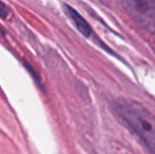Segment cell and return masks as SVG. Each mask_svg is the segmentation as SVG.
Masks as SVG:
<instances>
[{"mask_svg": "<svg viewBox=\"0 0 155 154\" xmlns=\"http://www.w3.org/2000/svg\"><path fill=\"white\" fill-rule=\"evenodd\" d=\"M112 109L117 118L136 136L145 149L155 154V116L137 101L117 98Z\"/></svg>", "mask_w": 155, "mask_h": 154, "instance_id": "1", "label": "cell"}, {"mask_svg": "<svg viewBox=\"0 0 155 154\" xmlns=\"http://www.w3.org/2000/svg\"><path fill=\"white\" fill-rule=\"evenodd\" d=\"M132 20L148 33L155 34V0H120Z\"/></svg>", "mask_w": 155, "mask_h": 154, "instance_id": "2", "label": "cell"}, {"mask_svg": "<svg viewBox=\"0 0 155 154\" xmlns=\"http://www.w3.org/2000/svg\"><path fill=\"white\" fill-rule=\"evenodd\" d=\"M63 10H64L68 18L73 22L75 28L78 30V32H79L82 36H84V37L90 38L91 35H92V29H91V27L89 25V23L86 21V19H84L77 11L74 10L71 5H69V4H64V5H63Z\"/></svg>", "mask_w": 155, "mask_h": 154, "instance_id": "3", "label": "cell"}, {"mask_svg": "<svg viewBox=\"0 0 155 154\" xmlns=\"http://www.w3.org/2000/svg\"><path fill=\"white\" fill-rule=\"evenodd\" d=\"M8 14H10V11H8V6L2 1H0V18L5 19L8 16Z\"/></svg>", "mask_w": 155, "mask_h": 154, "instance_id": "4", "label": "cell"}]
</instances>
